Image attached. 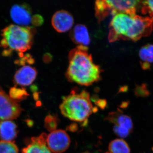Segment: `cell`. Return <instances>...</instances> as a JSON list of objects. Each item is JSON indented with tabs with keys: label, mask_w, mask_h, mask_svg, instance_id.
Masks as SVG:
<instances>
[{
	"label": "cell",
	"mask_w": 153,
	"mask_h": 153,
	"mask_svg": "<svg viewBox=\"0 0 153 153\" xmlns=\"http://www.w3.org/2000/svg\"><path fill=\"white\" fill-rule=\"evenodd\" d=\"M139 55L143 63L150 65L153 63V44H148L144 45L140 49Z\"/></svg>",
	"instance_id": "obj_16"
},
{
	"label": "cell",
	"mask_w": 153,
	"mask_h": 153,
	"mask_svg": "<svg viewBox=\"0 0 153 153\" xmlns=\"http://www.w3.org/2000/svg\"><path fill=\"white\" fill-rule=\"evenodd\" d=\"M88 48L79 45L68 55L69 66L66 73L68 80L85 86H89L100 79V66L93 62Z\"/></svg>",
	"instance_id": "obj_2"
},
{
	"label": "cell",
	"mask_w": 153,
	"mask_h": 153,
	"mask_svg": "<svg viewBox=\"0 0 153 153\" xmlns=\"http://www.w3.org/2000/svg\"><path fill=\"white\" fill-rule=\"evenodd\" d=\"M141 12L143 14H149L151 19L153 18V1L141 2Z\"/></svg>",
	"instance_id": "obj_20"
},
{
	"label": "cell",
	"mask_w": 153,
	"mask_h": 153,
	"mask_svg": "<svg viewBox=\"0 0 153 153\" xmlns=\"http://www.w3.org/2000/svg\"><path fill=\"white\" fill-rule=\"evenodd\" d=\"M74 19L70 13L65 10L57 11L52 19L53 27L59 33H64L70 30L73 24Z\"/></svg>",
	"instance_id": "obj_8"
},
{
	"label": "cell",
	"mask_w": 153,
	"mask_h": 153,
	"mask_svg": "<svg viewBox=\"0 0 153 153\" xmlns=\"http://www.w3.org/2000/svg\"><path fill=\"white\" fill-rule=\"evenodd\" d=\"M128 102H123V103H122L121 105V107L122 108H126L128 106Z\"/></svg>",
	"instance_id": "obj_24"
},
{
	"label": "cell",
	"mask_w": 153,
	"mask_h": 153,
	"mask_svg": "<svg viewBox=\"0 0 153 153\" xmlns=\"http://www.w3.org/2000/svg\"><path fill=\"white\" fill-rule=\"evenodd\" d=\"M30 11L24 5H14L11 8V19L16 24L22 26H27L31 22Z\"/></svg>",
	"instance_id": "obj_11"
},
{
	"label": "cell",
	"mask_w": 153,
	"mask_h": 153,
	"mask_svg": "<svg viewBox=\"0 0 153 153\" xmlns=\"http://www.w3.org/2000/svg\"><path fill=\"white\" fill-rule=\"evenodd\" d=\"M105 119L110 122L114 124L116 126L126 129L131 132L132 131L133 124L131 118L123 114L120 111L110 113Z\"/></svg>",
	"instance_id": "obj_12"
},
{
	"label": "cell",
	"mask_w": 153,
	"mask_h": 153,
	"mask_svg": "<svg viewBox=\"0 0 153 153\" xmlns=\"http://www.w3.org/2000/svg\"><path fill=\"white\" fill-rule=\"evenodd\" d=\"M12 51L13 50L11 49H5L3 51L2 55L4 56H8L12 55Z\"/></svg>",
	"instance_id": "obj_23"
},
{
	"label": "cell",
	"mask_w": 153,
	"mask_h": 153,
	"mask_svg": "<svg viewBox=\"0 0 153 153\" xmlns=\"http://www.w3.org/2000/svg\"><path fill=\"white\" fill-rule=\"evenodd\" d=\"M57 125L58 119L55 116L49 115L45 118V126L49 131L55 130Z\"/></svg>",
	"instance_id": "obj_19"
},
{
	"label": "cell",
	"mask_w": 153,
	"mask_h": 153,
	"mask_svg": "<svg viewBox=\"0 0 153 153\" xmlns=\"http://www.w3.org/2000/svg\"><path fill=\"white\" fill-rule=\"evenodd\" d=\"M37 75L36 68L29 66H24L15 73L14 82L21 86H28L35 80Z\"/></svg>",
	"instance_id": "obj_10"
},
{
	"label": "cell",
	"mask_w": 153,
	"mask_h": 153,
	"mask_svg": "<svg viewBox=\"0 0 153 153\" xmlns=\"http://www.w3.org/2000/svg\"><path fill=\"white\" fill-rule=\"evenodd\" d=\"M1 36L7 40L10 49L20 52L31 49L33 36L31 28L11 25L1 31Z\"/></svg>",
	"instance_id": "obj_4"
},
{
	"label": "cell",
	"mask_w": 153,
	"mask_h": 153,
	"mask_svg": "<svg viewBox=\"0 0 153 153\" xmlns=\"http://www.w3.org/2000/svg\"><path fill=\"white\" fill-rule=\"evenodd\" d=\"M47 145L53 153L64 152L71 143L70 137L63 130H55L47 136Z\"/></svg>",
	"instance_id": "obj_7"
},
{
	"label": "cell",
	"mask_w": 153,
	"mask_h": 153,
	"mask_svg": "<svg viewBox=\"0 0 153 153\" xmlns=\"http://www.w3.org/2000/svg\"><path fill=\"white\" fill-rule=\"evenodd\" d=\"M134 93L137 96L146 97L149 95V91L148 90L146 85H143L141 86H137L134 90Z\"/></svg>",
	"instance_id": "obj_21"
},
{
	"label": "cell",
	"mask_w": 153,
	"mask_h": 153,
	"mask_svg": "<svg viewBox=\"0 0 153 153\" xmlns=\"http://www.w3.org/2000/svg\"><path fill=\"white\" fill-rule=\"evenodd\" d=\"M23 110L18 102L0 87V122L16 119Z\"/></svg>",
	"instance_id": "obj_6"
},
{
	"label": "cell",
	"mask_w": 153,
	"mask_h": 153,
	"mask_svg": "<svg viewBox=\"0 0 153 153\" xmlns=\"http://www.w3.org/2000/svg\"><path fill=\"white\" fill-rule=\"evenodd\" d=\"M61 113L74 121L85 123L93 111L89 93L85 91L76 93L72 91L60 105Z\"/></svg>",
	"instance_id": "obj_3"
},
{
	"label": "cell",
	"mask_w": 153,
	"mask_h": 153,
	"mask_svg": "<svg viewBox=\"0 0 153 153\" xmlns=\"http://www.w3.org/2000/svg\"><path fill=\"white\" fill-rule=\"evenodd\" d=\"M47 136L43 133L38 137L31 138L30 143L22 149V153H53L47 146Z\"/></svg>",
	"instance_id": "obj_9"
},
{
	"label": "cell",
	"mask_w": 153,
	"mask_h": 153,
	"mask_svg": "<svg viewBox=\"0 0 153 153\" xmlns=\"http://www.w3.org/2000/svg\"><path fill=\"white\" fill-rule=\"evenodd\" d=\"M109 27L110 42L120 39L137 41L143 37L150 36L152 25L147 17L118 13L113 18Z\"/></svg>",
	"instance_id": "obj_1"
},
{
	"label": "cell",
	"mask_w": 153,
	"mask_h": 153,
	"mask_svg": "<svg viewBox=\"0 0 153 153\" xmlns=\"http://www.w3.org/2000/svg\"><path fill=\"white\" fill-rule=\"evenodd\" d=\"M82 153H91L89 152H88V151H86V152H84Z\"/></svg>",
	"instance_id": "obj_25"
},
{
	"label": "cell",
	"mask_w": 153,
	"mask_h": 153,
	"mask_svg": "<svg viewBox=\"0 0 153 153\" xmlns=\"http://www.w3.org/2000/svg\"><path fill=\"white\" fill-rule=\"evenodd\" d=\"M109 153H130V149L127 143L123 140L115 139L110 143Z\"/></svg>",
	"instance_id": "obj_15"
},
{
	"label": "cell",
	"mask_w": 153,
	"mask_h": 153,
	"mask_svg": "<svg viewBox=\"0 0 153 153\" xmlns=\"http://www.w3.org/2000/svg\"><path fill=\"white\" fill-rule=\"evenodd\" d=\"M18 134L16 124L11 120L0 122V138L3 141L12 142Z\"/></svg>",
	"instance_id": "obj_13"
},
{
	"label": "cell",
	"mask_w": 153,
	"mask_h": 153,
	"mask_svg": "<svg viewBox=\"0 0 153 153\" xmlns=\"http://www.w3.org/2000/svg\"><path fill=\"white\" fill-rule=\"evenodd\" d=\"M71 39L75 44L85 47L90 44L88 31L84 25H76L71 31Z\"/></svg>",
	"instance_id": "obj_14"
},
{
	"label": "cell",
	"mask_w": 153,
	"mask_h": 153,
	"mask_svg": "<svg viewBox=\"0 0 153 153\" xmlns=\"http://www.w3.org/2000/svg\"><path fill=\"white\" fill-rule=\"evenodd\" d=\"M141 1L99 0L95 4V16L99 22L110 14L125 13L135 16L137 8Z\"/></svg>",
	"instance_id": "obj_5"
},
{
	"label": "cell",
	"mask_w": 153,
	"mask_h": 153,
	"mask_svg": "<svg viewBox=\"0 0 153 153\" xmlns=\"http://www.w3.org/2000/svg\"><path fill=\"white\" fill-rule=\"evenodd\" d=\"M29 95L24 88L12 87L10 90V96L13 99L22 100L26 98Z\"/></svg>",
	"instance_id": "obj_18"
},
{
	"label": "cell",
	"mask_w": 153,
	"mask_h": 153,
	"mask_svg": "<svg viewBox=\"0 0 153 153\" xmlns=\"http://www.w3.org/2000/svg\"><path fill=\"white\" fill-rule=\"evenodd\" d=\"M0 45H1V47L5 48V49H6V48L9 47L8 44L7 40H6L5 38H4L1 40V43H0Z\"/></svg>",
	"instance_id": "obj_22"
},
{
	"label": "cell",
	"mask_w": 153,
	"mask_h": 153,
	"mask_svg": "<svg viewBox=\"0 0 153 153\" xmlns=\"http://www.w3.org/2000/svg\"><path fill=\"white\" fill-rule=\"evenodd\" d=\"M0 153H19L18 147L14 142L0 141Z\"/></svg>",
	"instance_id": "obj_17"
}]
</instances>
